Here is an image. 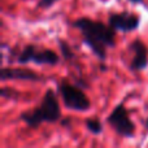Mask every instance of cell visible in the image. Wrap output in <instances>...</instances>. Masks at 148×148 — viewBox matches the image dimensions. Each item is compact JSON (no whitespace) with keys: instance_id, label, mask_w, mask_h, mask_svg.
I'll list each match as a JSON object with an SVG mask.
<instances>
[{"instance_id":"1","label":"cell","mask_w":148,"mask_h":148,"mask_svg":"<svg viewBox=\"0 0 148 148\" xmlns=\"http://www.w3.org/2000/svg\"><path fill=\"white\" fill-rule=\"evenodd\" d=\"M70 25L81 31L84 46L88 47L100 61H105L107 48L114 47L117 31L109 23H104L88 17H79Z\"/></svg>"},{"instance_id":"2","label":"cell","mask_w":148,"mask_h":148,"mask_svg":"<svg viewBox=\"0 0 148 148\" xmlns=\"http://www.w3.org/2000/svg\"><path fill=\"white\" fill-rule=\"evenodd\" d=\"M20 120L27 125L29 129H38L42 123H53L61 120V107L56 92L48 88L43 95L40 104L31 110H25L20 114Z\"/></svg>"},{"instance_id":"3","label":"cell","mask_w":148,"mask_h":148,"mask_svg":"<svg viewBox=\"0 0 148 148\" xmlns=\"http://www.w3.org/2000/svg\"><path fill=\"white\" fill-rule=\"evenodd\" d=\"M57 91L62 99V104L66 109L86 112L91 108V101L87 97L86 92L79 86L69 83L66 79H61L57 83Z\"/></svg>"},{"instance_id":"4","label":"cell","mask_w":148,"mask_h":148,"mask_svg":"<svg viewBox=\"0 0 148 148\" xmlns=\"http://www.w3.org/2000/svg\"><path fill=\"white\" fill-rule=\"evenodd\" d=\"M18 61L22 65L34 62L36 65H48L55 66L60 62L59 55L49 48H39L36 44L29 43L21 49L18 55Z\"/></svg>"},{"instance_id":"5","label":"cell","mask_w":148,"mask_h":148,"mask_svg":"<svg viewBox=\"0 0 148 148\" xmlns=\"http://www.w3.org/2000/svg\"><path fill=\"white\" fill-rule=\"evenodd\" d=\"M107 122L117 135L122 138H133L135 135V123L130 118L125 104L120 103L107 117Z\"/></svg>"},{"instance_id":"6","label":"cell","mask_w":148,"mask_h":148,"mask_svg":"<svg viewBox=\"0 0 148 148\" xmlns=\"http://www.w3.org/2000/svg\"><path fill=\"white\" fill-rule=\"evenodd\" d=\"M108 23L116 31L133 33V31L139 29L140 17L133 12H129V10H123V12H118V13L112 12L108 16Z\"/></svg>"},{"instance_id":"7","label":"cell","mask_w":148,"mask_h":148,"mask_svg":"<svg viewBox=\"0 0 148 148\" xmlns=\"http://www.w3.org/2000/svg\"><path fill=\"white\" fill-rule=\"evenodd\" d=\"M0 79L5 81H29V82H42L43 75L29 68H7L3 66L0 70Z\"/></svg>"},{"instance_id":"8","label":"cell","mask_w":148,"mask_h":148,"mask_svg":"<svg viewBox=\"0 0 148 148\" xmlns=\"http://www.w3.org/2000/svg\"><path fill=\"white\" fill-rule=\"evenodd\" d=\"M133 52V59L130 62V69L133 72H140L148 66V48L140 39H134L129 46Z\"/></svg>"},{"instance_id":"9","label":"cell","mask_w":148,"mask_h":148,"mask_svg":"<svg viewBox=\"0 0 148 148\" xmlns=\"http://www.w3.org/2000/svg\"><path fill=\"white\" fill-rule=\"evenodd\" d=\"M84 126H86L87 130L91 134H94V135H100V134L103 133V130H104L103 122L99 118H94V117L86 118V120H84Z\"/></svg>"},{"instance_id":"10","label":"cell","mask_w":148,"mask_h":148,"mask_svg":"<svg viewBox=\"0 0 148 148\" xmlns=\"http://www.w3.org/2000/svg\"><path fill=\"white\" fill-rule=\"evenodd\" d=\"M59 47H60V51H61V55H62V59L69 61V60H73L74 59V52L72 49V47L64 40V39H59Z\"/></svg>"},{"instance_id":"11","label":"cell","mask_w":148,"mask_h":148,"mask_svg":"<svg viewBox=\"0 0 148 148\" xmlns=\"http://www.w3.org/2000/svg\"><path fill=\"white\" fill-rule=\"evenodd\" d=\"M0 96L4 97V99H10V100H17L20 97V94L17 91L12 88H8V87H1L0 90Z\"/></svg>"},{"instance_id":"12","label":"cell","mask_w":148,"mask_h":148,"mask_svg":"<svg viewBox=\"0 0 148 148\" xmlns=\"http://www.w3.org/2000/svg\"><path fill=\"white\" fill-rule=\"evenodd\" d=\"M57 1H59V0H39L38 7L43 8V9H47V8H51L53 4H56Z\"/></svg>"},{"instance_id":"13","label":"cell","mask_w":148,"mask_h":148,"mask_svg":"<svg viewBox=\"0 0 148 148\" xmlns=\"http://www.w3.org/2000/svg\"><path fill=\"white\" fill-rule=\"evenodd\" d=\"M60 123H61L62 127L69 129L70 126H72V118H70V117H65V118H62V120H60Z\"/></svg>"},{"instance_id":"14","label":"cell","mask_w":148,"mask_h":148,"mask_svg":"<svg viewBox=\"0 0 148 148\" xmlns=\"http://www.w3.org/2000/svg\"><path fill=\"white\" fill-rule=\"evenodd\" d=\"M131 4H143L144 0H129Z\"/></svg>"},{"instance_id":"15","label":"cell","mask_w":148,"mask_h":148,"mask_svg":"<svg viewBox=\"0 0 148 148\" xmlns=\"http://www.w3.org/2000/svg\"><path fill=\"white\" fill-rule=\"evenodd\" d=\"M144 127H146V130H147V133H148V117L146 118V121H144Z\"/></svg>"}]
</instances>
